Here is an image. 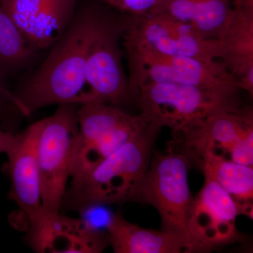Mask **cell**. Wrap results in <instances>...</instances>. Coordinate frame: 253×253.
Masks as SVG:
<instances>
[{
    "mask_svg": "<svg viewBox=\"0 0 253 253\" xmlns=\"http://www.w3.org/2000/svg\"><path fill=\"white\" fill-rule=\"evenodd\" d=\"M44 119L28 126L18 134L6 154L11 189L9 196L26 219V225L42 208V188L38 160V142Z\"/></svg>",
    "mask_w": 253,
    "mask_h": 253,
    "instance_id": "cell-13",
    "label": "cell"
},
{
    "mask_svg": "<svg viewBox=\"0 0 253 253\" xmlns=\"http://www.w3.org/2000/svg\"><path fill=\"white\" fill-rule=\"evenodd\" d=\"M15 134L0 128V154H6L14 140Z\"/></svg>",
    "mask_w": 253,
    "mask_h": 253,
    "instance_id": "cell-22",
    "label": "cell"
},
{
    "mask_svg": "<svg viewBox=\"0 0 253 253\" xmlns=\"http://www.w3.org/2000/svg\"><path fill=\"white\" fill-rule=\"evenodd\" d=\"M190 168L180 155L154 153L131 199L156 208L161 230L185 238L188 253V224L194 201L189 184Z\"/></svg>",
    "mask_w": 253,
    "mask_h": 253,
    "instance_id": "cell-7",
    "label": "cell"
},
{
    "mask_svg": "<svg viewBox=\"0 0 253 253\" xmlns=\"http://www.w3.org/2000/svg\"><path fill=\"white\" fill-rule=\"evenodd\" d=\"M80 105L63 104L44 118L38 142V160L42 188V208L61 212L70 179V167L78 132Z\"/></svg>",
    "mask_w": 253,
    "mask_h": 253,
    "instance_id": "cell-9",
    "label": "cell"
},
{
    "mask_svg": "<svg viewBox=\"0 0 253 253\" xmlns=\"http://www.w3.org/2000/svg\"><path fill=\"white\" fill-rule=\"evenodd\" d=\"M123 18L124 14L103 4L88 46L86 104L104 103L121 107L134 101L123 64Z\"/></svg>",
    "mask_w": 253,
    "mask_h": 253,
    "instance_id": "cell-6",
    "label": "cell"
},
{
    "mask_svg": "<svg viewBox=\"0 0 253 253\" xmlns=\"http://www.w3.org/2000/svg\"><path fill=\"white\" fill-rule=\"evenodd\" d=\"M129 87L135 99L143 83L163 82L196 86L224 96L241 98L235 78L221 61L186 57L139 55L126 56Z\"/></svg>",
    "mask_w": 253,
    "mask_h": 253,
    "instance_id": "cell-10",
    "label": "cell"
},
{
    "mask_svg": "<svg viewBox=\"0 0 253 253\" xmlns=\"http://www.w3.org/2000/svg\"><path fill=\"white\" fill-rule=\"evenodd\" d=\"M231 14V0H175L169 17L189 26L204 39L219 41Z\"/></svg>",
    "mask_w": 253,
    "mask_h": 253,
    "instance_id": "cell-18",
    "label": "cell"
},
{
    "mask_svg": "<svg viewBox=\"0 0 253 253\" xmlns=\"http://www.w3.org/2000/svg\"><path fill=\"white\" fill-rule=\"evenodd\" d=\"M140 116L149 124L178 131L209 116L242 108L241 98L163 82L143 83L136 91Z\"/></svg>",
    "mask_w": 253,
    "mask_h": 253,
    "instance_id": "cell-4",
    "label": "cell"
},
{
    "mask_svg": "<svg viewBox=\"0 0 253 253\" xmlns=\"http://www.w3.org/2000/svg\"><path fill=\"white\" fill-rule=\"evenodd\" d=\"M80 0H0L28 41L43 51L59 39L71 23Z\"/></svg>",
    "mask_w": 253,
    "mask_h": 253,
    "instance_id": "cell-14",
    "label": "cell"
},
{
    "mask_svg": "<svg viewBox=\"0 0 253 253\" xmlns=\"http://www.w3.org/2000/svg\"><path fill=\"white\" fill-rule=\"evenodd\" d=\"M11 110L19 113L14 105L11 104L9 101H8L7 100L0 95V114L9 112Z\"/></svg>",
    "mask_w": 253,
    "mask_h": 253,
    "instance_id": "cell-23",
    "label": "cell"
},
{
    "mask_svg": "<svg viewBox=\"0 0 253 253\" xmlns=\"http://www.w3.org/2000/svg\"><path fill=\"white\" fill-rule=\"evenodd\" d=\"M103 4L80 0L74 18L49 54L23 77L14 90L24 117L46 106L87 103V50Z\"/></svg>",
    "mask_w": 253,
    "mask_h": 253,
    "instance_id": "cell-1",
    "label": "cell"
},
{
    "mask_svg": "<svg viewBox=\"0 0 253 253\" xmlns=\"http://www.w3.org/2000/svg\"><path fill=\"white\" fill-rule=\"evenodd\" d=\"M198 169L217 181L237 206L239 215L253 218V169L208 151Z\"/></svg>",
    "mask_w": 253,
    "mask_h": 253,
    "instance_id": "cell-17",
    "label": "cell"
},
{
    "mask_svg": "<svg viewBox=\"0 0 253 253\" xmlns=\"http://www.w3.org/2000/svg\"><path fill=\"white\" fill-rule=\"evenodd\" d=\"M26 230V241L36 253H99L109 246L107 233L87 221L42 208Z\"/></svg>",
    "mask_w": 253,
    "mask_h": 253,
    "instance_id": "cell-12",
    "label": "cell"
},
{
    "mask_svg": "<svg viewBox=\"0 0 253 253\" xmlns=\"http://www.w3.org/2000/svg\"><path fill=\"white\" fill-rule=\"evenodd\" d=\"M239 210L230 195L212 178L193 201L188 224L189 253H208L239 242L236 220Z\"/></svg>",
    "mask_w": 253,
    "mask_h": 253,
    "instance_id": "cell-11",
    "label": "cell"
},
{
    "mask_svg": "<svg viewBox=\"0 0 253 253\" xmlns=\"http://www.w3.org/2000/svg\"><path fill=\"white\" fill-rule=\"evenodd\" d=\"M168 153L184 156L198 168L208 151L232 162L253 166L252 107L216 113L181 130L172 131Z\"/></svg>",
    "mask_w": 253,
    "mask_h": 253,
    "instance_id": "cell-3",
    "label": "cell"
},
{
    "mask_svg": "<svg viewBox=\"0 0 253 253\" xmlns=\"http://www.w3.org/2000/svg\"><path fill=\"white\" fill-rule=\"evenodd\" d=\"M123 25L122 42L126 56H186L213 61L221 59L224 54L221 41L204 39L166 15H124Z\"/></svg>",
    "mask_w": 253,
    "mask_h": 253,
    "instance_id": "cell-8",
    "label": "cell"
},
{
    "mask_svg": "<svg viewBox=\"0 0 253 253\" xmlns=\"http://www.w3.org/2000/svg\"><path fill=\"white\" fill-rule=\"evenodd\" d=\"M41 52L0 5V73L7 78L31 71Z\"/></svg>",
    "mask_w": 253,
    "mask_h": 253,
    "instance_id": "cell-19",
    "label": "cell"
},
{
    "mask_svg": "<svg viewBox=\"0 0 253 253\" xmlns=\"http://www.w3.org/2000/svg\"><path fill=\"white\" fill-rule=\"evenodd\" d=\"M162 128L148 124L134 138L90 170L70 181L61 212H83L99 206L131 201Z\"/></svg>",
    "mask_w": 253,
    "mask_h": 253,
    "instance_id": "cell-2",
    "label": "cell"
},
{
    "mask_svg": "<svg viewBox=\"0 0 253 253\" xmlns=\"http://www.w3.org/2000/svg\"><path fill=\"white\" fill-rule=\"evenodd\" d=\"M109 8L124 15L141 16L149 14L161 0H98Z\"/></svg>",
    "mask_w": 253,
    "mask_h": 253,
    "instance_id": "cell-20",
    "label": "cell"
},
{
    "mask_svg": "<svg viewBox=\"0 0 253 253\" xmlns=\"http://www.w3.org/2000/svg\"><path fill=\"white\" fill-rule=\"evenodd\" d=\"M0 95L5 98L11 104L14 105L20 114L23 115V110L21 103L18 101L14 90L10 87L6 81V78L0 73Z\"/></svg>",
    "mask_w": 253,
    "mask_h": 253,
    "instance_id": "cell-21",
    "label": "cell"
},
{
    "mask_svg": "<svg viewBox=\"0 0 253 253\" xmlns=\"http://www.w3.org/2000/svg\"><path fill=\"white\" fill-rule=\"evenodd\" d=\"M232 14L220 39L222 62L241 90L253 95V0H231Z\"/></svg>",
    "mask_w": 253,
    "mask_h": 253,
    "instance_id": "cell-15",
    "label": "cell"
},
{
    "mask_svg": "<svg viewBox=\"0 0 253 253\" xmlns=\"http://www.w3.org/2000/svg\"><path fill=\"white\" fill-rule=\"evenodd\" d=\"M78 132L73 146L70 179L90 170L137 135L149 123L119 106L104 103L80 105Z\"/></svg>",
    "mask_w": 253,
    "mask_h": 253,
    "instance_id": "cell-5",
    "label": "cell"
},
{
    "mask_svg": "<svg viewBox=\"0 0 253 253\" xmlns=\"http://www.w3.org/2000/svg\"><path fill=\"white\" fill-rule=\"evenodd\" d=\"M106 233L109 246L116 253H188L185 238L141 227L126 220L120 212L110 218Z\"/></svg>",
    "mask_w": 253,
    "mask_h": 253,
    "instance_id": "cell-16",
    "label": "cell"
}]
</instances>
